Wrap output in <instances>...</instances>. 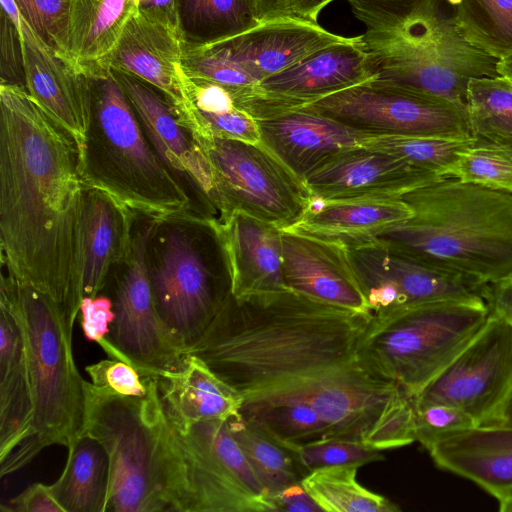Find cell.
<instances>
[{"label":"cell","mask_w":512,"mask_h":512,"mask_svg":"<svg viewBox=\"0 0 512 512\" xmlns=\"http://www.w3.org/2000/svg\"><path fill=\"white\" fill-rule=\"evenodd\" d=\"M375 77L356 36L313 52L263 79L256 88L275 110H285L309 105Z\"/></svg>","instance_id":"cell-20"},{"label":"cell","mask_w":512,"mask_h":512,"mask_svg":"<svg viewBox=\"0 0 512 512\" xmlns=\"http://www.w3.org/2000/svg\"><path fill=\"white\" fill-rule=\"evenodd\" d=\"M440 178L399 157L361 145L340 153L304 183L318 200L390 199Z\"/></svg>","instance_id":"cell-19"},{"label":"cell","mask_w":512,"mask_h":512,"mask_svg":"<svg viewBox=\"0 0 512 512\" xmlns=\"http://www.w3.org/2000/svg\"><path fill=\"white\" fill-rule=\"evenodd\" d=\"M154 215L134 211L131 240L123 259L109 274L102 293L113 303L115 319L108 341L114 359L155 378L180 370L189 353L161 319L153 297L146 262V243Z\"/></svg>","instance_id":"cell-12"},{"label":"cell","mask_w":512,"mask_h":512,"mask_svg":"<svg viewBox=\"0 0 512 512\" xmlns=\"http://www.w3.org/2000/svg\"><path fill=\"white\" fill-rule=\"evenodd\" d=\"M182 68L188 78L219 84L227 88L232 95L258 84V81L241 66L206 46L183 50Z\"/></svg>","instance_id":"cell-44"},{"label":"cell","mask_w":512,"mask_h":512,"mask_svg":"<svg viewBox=\"0 0 512 512\" xmlns=\"http://www.w3.org/2000/svg\"><path fill=\"white\" fill-rule=\"evenodd\" d=\"M399 389L394 380L356 355L330 370L258 394H285L303 399L327 425L331 437L364 441Z\"/></svg>","instance_id":"cell-17"},{"label":"cell","mask_w":512,"mask_h":512,"mask_svg":"<svg viewBox=\"0 0 512 512\" xmlns=\"http://www.w3.org/2000/svg\"><path fill=\"white\" fill-rule=\"evenodd\" d=\"M347 39L318 23L285 17L262 22L242 34L206 47L241 66L259 83L313 52Z\"/></svg>","instance_id":"cell-24"},{"label":"cell","mask_w":512,"mask_h":512,"mask_svg":"<svg viewBox=\"0 0 512 512\" xmlns=\"http://www.w3.org/2000/svg\"><path fill=\"white\" fill-rule=\"evenodd\" d=\"M512 390V322L489 314L472 341L412 399L444 403L493 426Z\"/></svg>","instance_id":"cell-14"},{"label":"cell","mask_w":512,"mask_h":512,"mask_svg":"<svg viewBox=\"0 0 512 512\" xmlns=\"http://www.w3.org/2000/svg\"><path fill=\"white\" fill-rule=\"evenodd\" d=\"M32 414L24 335L10 308L0 302V462L23 443Z\"/></svg>","instance_id":"cell-28"},{"label":"cell","mask_w":512,"mask_h":512,"mask_svg":"<svg viewBox=\"0 0 512 512\" xmlns=\"http://www.w3.org/2000/svg\"><path fill=\"white\" fill-rule=\"evenodd\" d=\"M158 466L166 511L275 512L227 420L182 425L155 408Z\"/></svg>","instance_id":"cell-8"},{"label":"cell","mask_w":512,"mask_h":512,"mask_svg":"<svg viewBox=\"0 0 512 512\" xmlns=\"http://www.w3.org/2000/svg\"><path fill=\"white\" fill-rule=\"evenodd\" d=\"M448 177L512 194V150L474 137L459 152Z\"/></svg>","instance_id":"cell-41"},{"label":"cell","mask_w":512,"mask_h":512,"mask_svg":"<svg viewBox=\"0 0 512 512\" xmlns=\"http://www.w3.org/2000/svg\"><path fill=\"white\" fill-rule=\"evenodd\" d=\"M133 219L134 210L85 185L80 232L83 298L102 293L113 267L128 250Z\"/></svg>","instance_id":"cell-26"},{"label":"cell","mask_w":512,"mask_h":512,"mask_svg":"<svg viewBox=\"0 0 512 512\" xmlns=\"http://www.w3.org/2000/svg\"><path fill=\"white\" fill-rule=\"evenodd\" d=\"M0 85L27 92L23 42L20 23L0 8Z\"/></svg>","instance_id":"cell-48"},{"label":"cell","mask_w":512,"mask_h":512,"mask_svg":"<svg viewBox=\"0 0 512 512\" xmlns=\"http://www.w3.org/2000/svg\"><path fill=\"white\" fill-rule=\"evenodd\" d=\"M372 316L293 290L231 293L188 352L245 397L350 361Z\"/></svg>","instance_id":"cell-2"},{"label":"cell","mask_w":512,"mask_h":512,"mask_svg":"<svg viewBox=\"0 0 512 512\" xmlns=\"http://www.w3.org/2000/svg\"><path fill=\"white\" fill-rule=\"evenodd\" d=\"M357 465H341L310 471L301 484L321 508L331 512H398L400 507L366 489L357 481Z\"/></svg>","instance_id":"cell-37"},{"label":"cell","mask_w":512,"mask_h":512,"mask_svg":"<svg viewBox=\"0 0 512 512\" xmlns=\"http://www.w3.org/2000/svg\"><path fill=\"white\" fill-rule=\"evenodd\" d=\"M399 199L413 216L375 240L413 260L480 284L512 275V194L443 177Z\"/></svg>","instance_id":"cell-3"},{"label":"cell","mask_w":512,"mask_h":512,"mask_svg":"<svg viewBox=\"0 0 512 512\" xmlns=\"http://www.w3.org/2000/svg\"><path fill=\"white\" fill-rule=\"evenodd\" d=\"M183 50L207 46L262 23L258 0H174Z\"/></svg>","instance_id":"cell-33"},{"label":"cell","mask_w":512,"mask_h":512,"mask_svg":"<svg viewBox=\"0 0 512 512\" xmlns=\"http://www.w3.org/2000/svg\"><path fill=\"white\" fill-rule=\"evenodd\" d=\"M165 412L187 425L202 420H228L237 415L243 397L198 356L189 354L184 366L157 378Z\"/></svg>","instance_id":"cell-29"},{"label":"cell","mask_w":512,"mask_h":512,"mask_svg":"<svg viewBox=\"0 0 512 512\" xmlns=\"http://www.w3.org/2000/svg\"><path fill=\"white\" fill-rule=\"evenodd\" d=\"M466 108L473 137L512 150L511 81L501 75L470 80Z\"/></svg>","instance_id":"cell-38"},{"label":"cell","mask_w":512,"mask_h":512,"mask_svg":"<svg viewBox=\"0 0 512 512\" xmlns=\"http://www.w3.org/2000/svg\"><path fill=\"white\" fill-rule=\"evenodd\" d=\"M187 96L192 115L191 132L260 143L256 120L236 106L227 88L187 77Z\"/></svg>","instance_id":"cell-35"},{"label":"cell","mask_w":512,"mask_h":512,"mask_svg":"<svg viewBox=\"0 0 512 512\" xmlns=\"http://www.w3.org/2000/svg\"><path fill=\"white\" fill-rule=\"evenodd\" d=\"M191 134L208 164L217 223L244 212L281 230L290 229L312 204L304 181L261 142Z\"/></svg>","instance_id":"cell-11"},{"label":"cell","mask_w":512,"mask_h":512,"mask_svg":"<svg viewBox=\"0 0 512 512\" xmlns=\"http://www.w3.org/2000/svg\"><path fill=\"white\" fill-rule=\"evenodd\" d=\"M84 392L82 435L98 440L109 457L106 512L166 511L154 419L159 396L157 378H150L145 397L124 396L86 380Z\"/></svg>","instance_id":"cell-10"},{"label":"cell","mask_w":512,"mask_h":512,"mask_svg":"<svg viewBox=\"0 0 512 512\" xmlns=\"http://www.w3.org/2000/svg\"><path fill=\"white\" fill-rule=\"evenodd\" d=\"M27 93L74 141L85 143L88 119L87 81L67 57L45 44L20 16Z\"/></svg>","instance_id":"cell-22"},{"label":"cell","mask_w":512,"mask_h":512,"mask_svg":"<svg viewBox=\"0 0 512 512\" xmlns=\"http://www.w3.org/2000/svg\"><path fill=\"white\" fill-rule=\"evenodd\" d=\"M217 225L235 298L290 290L283 274L281 229L244 212Z\"/></svg>","instance_id":"cell-25"},{"label":"cell","mask_w":512,"mask_h":512,"mask_svg":"<svg viewBox=\"0 0 512 512\" xmlns=\"http://www.w3.org/2000/svg\"><path fill=\"white\" fill-rule=\"evenodd\" d=\"M448 4H450L451 6H456L460 3V0H445Z\"/></svg>","instance_id":"cell-59"},{"label":"cell","mask_w":512,"mask_h":512,"mask_svg":"<svg viewBox=\"0 0 512 512\" xmlns=\"http://www.w3.org/2000/svg\"><path fill=\"white\" fill-rule=\"evenodd\" d=\"M289 449L308 473L330 466L360 467L384 459L381 451L369 447L363 441L340 437H325Z\"/></svg>","instance_id":"cell-42"},{"label":"cell","mask_w":512,"mask_h":512,"mask_svg":"<svg viewBox=\"0 0 512 512\" xmlns=\"http://www.w3.org/2000/svg\"><path fill=\"white\" fill-rule=\"evenodd\" d=\"M139 0H72L68 57L81 70L99 64L117 44Z\"/></svg>","instance_id":"cell-31"},{"label":"cell","mask_w":512,"mask_h":512,"mask_svg":"<svg viewBox=\"0 0 512 512\" xmlns=\"http://www.w3.org/2000/svg\"><path fill=\"white\" fill-rule=\"evenodd\" d=\"M91 383L97 387L131 397H145L151 376H143L133 365L119 359H106L87 365Z\"/></svg>","instance_id":"cell-47"},{"label":"cell","mask_w":512,"mask_h":512,"mask_svg":"<svg viewBox=\"0 0 512 512\" xmlns=\"http://www.w3.org/2000/svg\"><path fill=\"white\" fill-rule=\"evenodd\" d=\"M239 415L288 448L331 437L329 428L314 408L307 401L290 395L245 396Z\"/></svg>","instance_id":"cell-34"},{"label":"cell","mask_w":512,"mask_h":512,"mask_svg":"<svg viewBox=\"0 0 512 512\" xmlns=\"http://www.w3.org/2000/svg\"><path fill=\"white\" fill-rule=\"evenodd\" d=\"M499 510L502 512H512V492L506 494L498 500Z\"/></svg>","instance_id":"cell-58"},{"label":"cell","mask_w":512,"mask_h":512,"mask_svg":"<svg viewBox=\"0 0 512 512\" xmlns=\"http://www.w3.org/2000/svg\"><path fill=\"white\" fill-rule=\"evenodd\" d=\"M428 452L438 468L475 483L497 500L512 492V427L476 426Z\"/></svg>","instance_id":"cell-27"},{"label":"cell","mask_w":512,"mask_h":512,"mask_svg":"<svg viewBox=\"0 0 512 512\" xmlns=\"http://www.w3.org/2000/svg\"><path fill=\"white\" fill-rule=\"evenodd\" d=\"M306 107L367 135L473 137L466 105L371 81Z\"/></svg>","instance_id":"cell-13"},{"label":"cell","mask_w":512,"mask_h":512,"mask_svg":"<svg viewBox=\"0 0 512 512\" xmlns=\"http://www.w3.org/2000/svg\"><path fill=\"white\" fill-rule=\"evenodd\" d=\"M137 10L177 29L174 0H139Z\"/></svg>","instance_id":"cell-53"},{"label":"cell","mask_w":512,"mask_h":512,"mask_svg":"<svg viewBox=\"0 0 512 512\" xmlns=\"http://www.w3.org/2000/svg\"><path fill=\"white\" fill-rule=\"evenodd\" d=\"M453 17L476 48L498 60L512 55V0H460Z\"/></svg>","instance_id":"cell-39"},{"label":"cell","mask_w":512,"mask_h":512,"mask_svg":"<svg viewBox=\"0 0 512 512\" xmlns=\"http://www.w3.org/2000/svg\"><path fill=\"white\" fill-rule=\"evenodd\" d=\"M80 312L81 326L86 339L97 343L112 358L114 350L108 341V336L115 313L111 298L104 293L94 297H84Z\"/></svg>","instance_id":"cell-49"},{"label":"cell","mask_w":512,"mask_h":512,"mask_svg":"<svg viewBox=\"0 0 512 512\" xmlns=\"http://www.w3.org/2000/svg\"><path fill=\"white\" fill-rule=\"evenodd\" d=\"M412 216V209L399 198L314 199L301 220L290 229L339 239L349 247L371 241L387 227Z\"/></svg>","instance_id":"cell-30"},{"label":"cell","mask_w":512,"mask_h":512,"mask_svg":"<svg viewBox=\"0 0 512 512\" xmlns=\"http://www.w3.org/2000/svg\"><path fill=\"white\" fill-rule=\"evenodd\" d=\"M334 0H287L288 16L312 23H318L322 9Z\"/></svg>","instance_id":"cell-54"},{"label":"cell","mask_w":512,"mask_h":512,"mask_svg":"<svg viewBox=\"0 0 512 512\" xmlns=\"http://www.w3.org/2000/svg\"><path fill=\"white\" fill-rule=\"evenodd\" d=\"M110 70L129 98L154 152L188 198L190 212L217 222L208 164L191 132L182 124L176 104L153 84Z\"/></svg>","instance_id":"cell-16"},{"label":"cell","mask_w":512,"mask_h":512,"mask_svg":"<svg viewBox=\"0 0 512 512\" xmlns=\"http://www.w3.org/2000/svg\"><path fill=\"white\" fill-rule=\"evenodd\" d=\"M68 449L60 477L50 486L64 512H106L109 457L102 444L82 435Z\"/></svg>","instance_id":"cell-32"},{"label":"cell","mask_w":512,"mask_h":512,"mask_svg":"<svg viewBox=\"0 0 512 512\" xmlns=\"http://www.w3.org/2000/svg\"><path fill=\"white\" fill-rule=\"evenodd\" d=\"M365 26L358 41L375 85L466 105L470 80L499 75V60L470 44L443 0H345Z\"/></svg>","instance_id":"cell-4"},{"label":"cell","mask_w":512,"mask_h":512,"mask_svg":"<svg viewBox=\"0 0 512 512\" xmlns=\"http://www.w3.org/2000/svg\"><path fill=\"white\" fill-rule=\"evenodd\" d=\"M84 190L72 138L25 90L0 85L2 266L53 300L72 333L83 299Z\"/></svg>","instance_id":"cell-1"},{"label":"cell","mask_w":512,"mask_h":512,"mask_svg":"<svg viewBox=\"0 0 512 512\" xmlns=\"http://www.w3.org/2000/svg\"><path fill=\"white\" fill-rule=\"evenodd\" d=\"M493 426L512 427V390L503 404L496 423Z\"/></svg>","instance_id":"cell-56"},{"label":"cell","mask_w":512,"mask_h":512,"mask_svg":"<svg viewBox=\"0 0 512 512\" xmlns=\"http://www.w3.org/2000/svg\"><path fill=\"white\" fill-rule=\"evenodd\" d=\"M483 299L491 315L512 322V275L496 282L485 284Z\"/></svg>","instance_id":"cell-52"},{"label":"cell","mask_w":512,"mask_h":512,"mask_svg":"<svg viewBox=\"0 0 512 512\" xmlns=\"http://www.w3.org/2000/svg\"><path fill=\"white\" fill-rule=\"evenodd\" d=\"M416 441L427 450L434 444L476 427L475 421L465 412L444 403H419L413 401Z\"/></svg>","instance_id":"cell-46"},{"label":"cell","mask_w":512,"mask_h":512,"mask_svg":"<svg viewBox=\"0 0 512 512\" xmlns=\"http://www.w3.org/2000/svg\"><path fill=\"white\" fill-rule=\"evenodd\" d=\"M227 422L268 496L301 482L308 474L291 449L244 420L239 413Z\"/></svg>","instance_id":"cell-36"},{"label":"cell","mask_w":512,"mask_h":512,"mask_svg":"<svg viewBox=\"0 0 512 512\" xmlns=\"http://www.w3.org/2000/svg\"><path fill=\"white\" fill-rule=\"evenodd\" d=\"M81 71L88 99L86 138L78 152L83 183L134 211L190 212L188 198L154 152L110 68L95 64Z\"/></svg>","instance_id":"cell-5"},{"label":"cell","mask_w":512,"mask_h":512,"mask_svg":"<svg viewBox=\"0 0 512 512\" xmlns=\"http://www.w3.org/2000/svg\"><path fill=\"white\" fill-rule=\"evenodd\" d=\"M262 22L289 17L287 0H258Z\"/></svg>","instance_id":"cell-55"},{"label":"cell","mask_w":512,"mask_h":512,"mask_svg":"<svg viewBox=\"0 0 512 512\" xmlns=\"http://www.w3.org/2000/svg\"><path fill=\"white\" fill-rule=\"evenodd\" d=\"M281 245L284 280L290 290L346 309L371 312L343 241L282 229Z\"/></svg>","instance_id":"cell-18"},{"label":"cell","mask_w":512,"mask_h":512,"mask_svg":"<svg viewBox=\"0 0 512 512\" xmlns=\"http://www.w3.org/2000/svg\"><path fill=\"white\" fill-rule=\"evenodd\" d=\"M488 317L484 300L373 314L357 355L413 398L472 341Z\"/></svg>","instance_id":"cell-9"},{"label":"cell","mask_w":512,"mask_h":512,"mask_svg":"<svg viewBox=\"0 0 512 512\" xmlns=\"http://www.w3.org/2000/svg\"><path fill=\"white\" fill-rule=\"evenodd\" d=\"M2 511L11 512H64L54 498L50 486L34 483L20 494L2 504Z\"/></svg>","instance_id":"cell-50"},{"label":"cell","mask_w":512,"mask_h":512,"mask_svg":"<svg viewBox=\"0 0 512 512\" xmlns=\"http://www.w3.org/2000/svg\"><path fill=\"white\" fill-rule=\"evenodd\" d=\"M0 302L19 322L26 344L33 414L23 443L4 461L0 475L16 472L51 445L69 448L84 429V379L72 351V332L61 308L48 296L1 275Z\"/></svg>","instance_id":"cell-6"},{"label":"cell","mask_w":512,"mask_h":512,"mask_svg":"<svg viewBox=\"0 0 512 512\" xmlns=\"http://www.w3.org/2000/svg\"><path fill=\"white\" fill-rule=\"evenodd\" d=\"M497 70L499 75L512 82V55L499 60Z\"/></svg>","instance_id":"cell-57"},{"label":"cell","mask_w":512,"mask_h":512,"mask_svg":"<svg viewBox=\"0 0 512 512\" xmlns=\"http://www.w3.org/2000/svg\"><path fill=\"white\" fill-rule=\"evenodd\" d=\"M256 122L260 142L303 181L370 136L306 106L281 110Z\"/></svg>","instance_id":"cell-23"},{"label":"cell","mask_w":512,"mask_h":512,"mask_svg":"<svg viewBox=\"0 0 512 512\" xmlns=\"http://www.w3.org/2000/svg\"><path fill=\"white\" fill-rule=\"evenodd\" d=\"M21 18L48 46L68 57L72 0H14Z\"/></svg>","instance_id":"cell-43"},{"label":"cell","mask_w":512,"mask_h":512,"mask_svg":"<svg viewBox=\"0 0 512 512\" xmlns=\"http://www.w3.org/2000/svg\"><path fill=\"white\" fill-rule=\"evenodd\" d=\"M182 55L176 28L136 10L115 47L99 64L137 76L161 89L176 104L181 122L189 128L192 115Z\"/></svg>","instance_id":"cell-21"},{"label":"cell","mask_w":512,"mask_h":512,"mask_svg":"<svg viewBox=\"0 0 512 512\" xmlns=\"http://www.w3.org/2000/svg\"><path fill=\"white\" fill-rule=\"evenodd\" d=\"M473 139L474 137L370 135L363 141L362 146L389 153L440 177H448L459 152Z\"/></svg>","instance_id":"cell-40"},{"label":"cell","mask_w":512,"mask_h":512,"mask_svg":"<svg viewBox=\"0 0 512 512\" xmlns=\"http://www.w3.org/2000/svg\"><path fill=\"white\" fill-rule=\"evenodd\" d=\"M348 248L373 314L440 302L484 300L485 284L413 260L375 239Z\"/></svg>","instance_id":"cell-15"},{"label":"cell","mask_w":512,"mask_h":512,"mask_svg":"<svg viewBox=\"0 0 512 512\" xmlns=\"http://www.w3.org/2000/svg\"><path fill=\"white\" fill-rule=\"evenodd\" d=\"M145 262L157 311L188 352L231 294L217 222L187 211L154 215Z\"/></svg>","instance_id":"cell-7"},{"label":"cell","mask_w":512,"mask_h":512,"mask_svg":"<svg viewBox=\"0 0 512 512\" xmlns=\"http://www.w3.org/2000/svg\"><path fill=\"white\" fill-rule=\"evenodd\" d=\"M276 511L318 512L321 508L311 498L301 482L291 484L269 496Z\"/></svg>","instance_id":"cell-51"},{"label":"cell","mask_w":512,"mask_h":512,"mask_svg":"<svg viewBox=\"0 0 512 512\" xmlns=\"http://www.w3.org/2000/svg\"><path fill=\"white\" fill-rule=\"evenodd\" d=\"M414 441L416 428L412 398L400 387L363 442L375 450L382 451L403 447Z\"/></svg>","instance_id":"cell-45"}]
</instances>
